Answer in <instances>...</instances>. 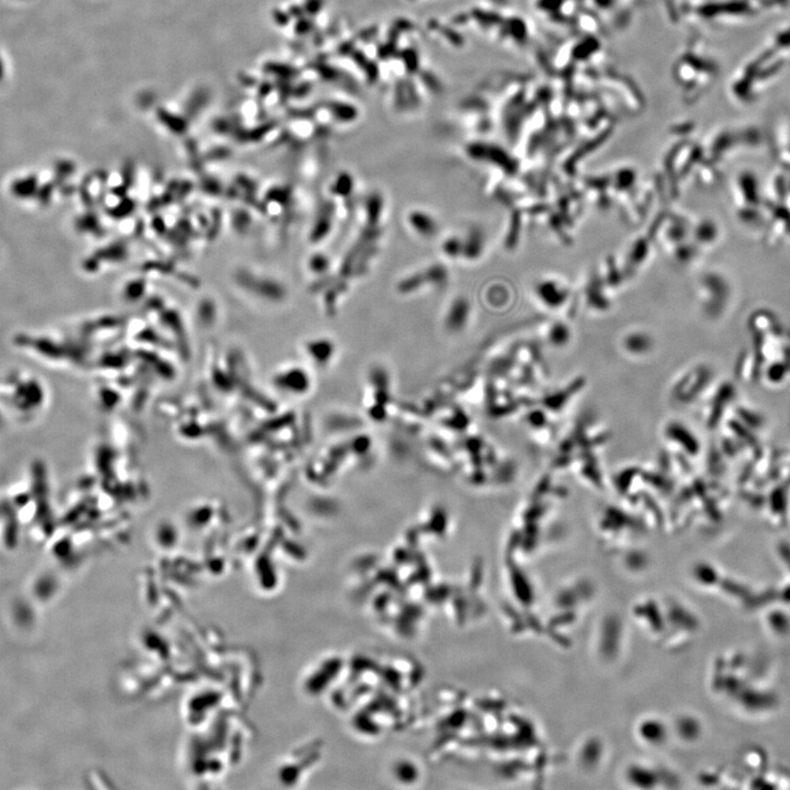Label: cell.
<instances>
[{
  "mask_svg": "<svg viewBox=\"0 0 790 790\" xmlns=\"http://www.w3.org/2000/svg\"><path fill=\"white\" fill-rule=\"evenodd\" d=\"M3 491L22 529L40 541L53 536L58 528V517L53 506L50 470L44 458H32Z\"/></svg>",
  "mask_w": 790,
  "mask_h": 790,
  "instance_id": "1",
  "label": "cell"
},
{
  "mask_svg": "<svg viewBox=\"0 0 790 790\" xmlns=\"http://www.w3.org/2000/svg\"><path fill=\"white\" fill-rule=\"evenodd\" d=\"M52 402L50 385L33 370L13 367L0 371V410L13 428L33 426Z\"/></svg>",
  "mask_w": 790,
  "mask_h": 790,
  "instance_id": "2",
  "label": "cell"
},
{
  "mask_svg": "<svg viewBox=\"0 0 790 790\" xmlns=\"http://www.w3.org/2000/svg\"><path fill=\"white\" fill-rule=\"evenodd\" d=\"M408 221L412 228L421 235L432 236L437 232V222L432 215L427 213L417 212V211L412 212L408 217Z\"/></svg>",
  "mask_w": 790,
  "mask_h": 790,
  "instance_id": "3",
  "label": "cell"
},
{
  "mask_svg": "<svg viewBox=\"0 0 790 790\" xmlns=\"http://www.w3.org/2000/svg\"><path fill=\"white\" fill-rule=\"evenodd\" d=\"M445 249L446 251H447V254H451V256H457L455 254L460 253L462 246H461L460 242L455 241V239H449V241L446 242Z\"/></svg>",
  "mask_w": 790,
  "mask_h": 790,
  "instance_id": "4",
  "label": "cell"
},
{
  "mask_svg": "<svg viewBox=\"0 0 790 790\" xmlns=\"http://www.w3.org/2000/svg\"><path fill=\"white\" fill-rule=\"evenodd\" d=\"M11 428H13V427L12 425H11L10 421L7 419V417L3 413V411L0 410V435L9 432V429Z\"/></svg>",
  "mask_w": 790,
  "mask_h": 790,
  "instance_id": "5",
  "label": "cell"
},
{
  "mask_svg": "<svg viewBox=\"0 0 790 790\" xmlns=\"http://www.w3.org/2000/svg\"><path fill=\"white\" fill-rule=\"evenodd\" d=\"M313 264V267H314L315 270L319 271V270L326 269L328 266V260H326V258H323V257L317 256L315 257V260H313V264Z\"/></svg>",
  "mask_w": 790,
  "mask_h": 790,
  "instance_id": "6",
  "label": "cell"
}]
</instances>
